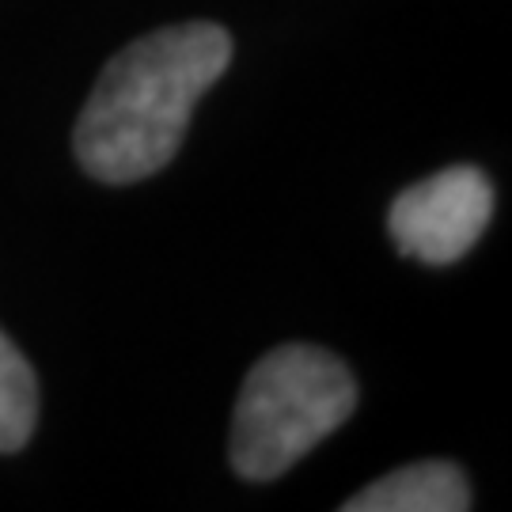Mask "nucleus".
I'll use <instances>...</instances> for the list:
<instances>
[{
    "instance_id": "obj_5",
    "label": "nucleus",
    "mask_w": 512,
    "mask_h": 512,
    "mask_svg": "<svg viewBox=\"0 0 512 512\" xmlns=\"http://www.w3.org/2000/svg\"><path fill=\"white\" fill-rule=\"evenodd\" d=\"M38 421V384L31 365L23 361L4 334H0V452H19Z\"/></svg>"
},
{
    "instance_id": "obj_3",
    "label": "nucleus",
    "mask_w": 512,
    "mask_h": 512,
    "mask_svg": "<svg viewBox=\"0 0 512 512\" xmlns=\"http://www.w3.org/2000/svg\"><path fill=\"white\" fill-rule=\"evenodd\" d=\"M494 217V186L471 164L444 167L425 183L406 186L387 213L391 239L403 255L448 266L463 258Z\"/></svg>"
},
{
    "instance_id": "obj_1",
    "label": "nucleus",
    "mask_w": 512,
    "mask_h": 512,
    "mask_svg": "<svg viewBox=\"0 0 512 512\" xmlns=\"http://www.w3.org/2000/svg\"><path fill=\"white\" fill-rule=\"evenodd\" d=\"M232 61L217 23H179L129 42L95 80L73 145L99 183H137L164 171L183 145L190 114Z\"/></svg>"
},
{
    "instance_id": "obj_2",
    "label": "nucleus",
    "mask_w": 512,
    "mask_h": 512,
    "mask_svg": "<svg viewBox=\"0 0 512 512\" xmlns=\"http://www.w3.org/2000/svg\"><path fill=\"white\" fill-rule=\"evenodd\" d=\"M357 384L342 357L308 342L270 349L258 361L232 414V467L251 482L281 478L315 444L346 425Z\"/></svg>"
},
{
    "instance_id": "obj_4",
    "label": "nucleus",
    "mask_w": 512,
    "mask_h": 512,
    "mask_svg": "<svg viewBox=\"0 0 512 512\" xmlns=\"http://www.w3.org/2000/svg\"><path fill=\"white\" fill-rule=\"evenodd\" d=\"M346 512H463L471 509V486L456 463L421 459L376 478L342 505Z\"/></svg>"
}]
</instances>
